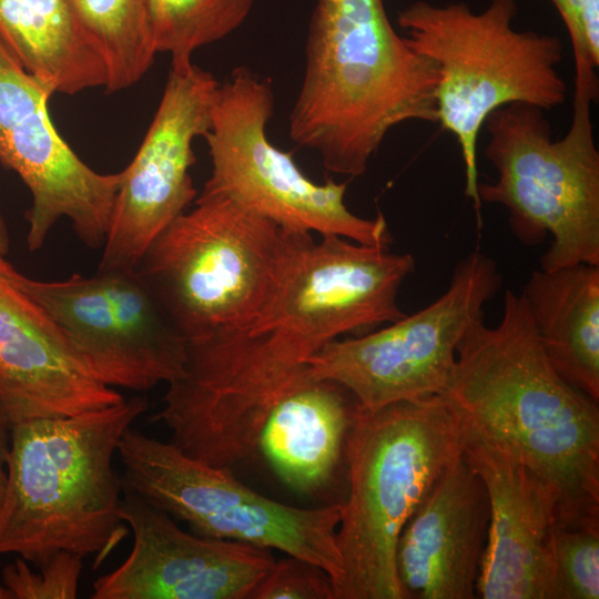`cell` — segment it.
<instances>
[{
    "instance_id": "9a60e30c",
    "label": "cell",
    "mask_w": 599,
    "mask_h": 599,
    "mask_svg": "<svg viewBox=\"0 0 599 599\" xmlns=\"http://www.w3.org/2000/svg\"><path fill=\"white\" fill-rule=\"evenodd\" d=\"M121 517L133 535L131 552L93 582V599H250L275 561L266 548L186 532L128 491Z\"/></svg>"
},
{
    "instance_id": "4316f807",
    "label": "cell",
    "mask_w": 599,
    "mask_h": 599,
    "mask_svg": "<svg viewBox=\"0 0 599 599\" xmlns=\"http://www.w3.org/2000/svg\"><path fill=\"white\" fill-rule=\"evenodd\" d=\"M560 14L571 42L575 80L598 81L599 0H549Z\"/></svg>"
},
{
    "instance_id": "4fadbf2b",
    "label": "cell",
    "mask_w": 599,
    "mask_h": 599,
    "mask_svg": "<svg viewBox=\"0 0 599 599\" xmlns=\"http://www.w3.org/2000/svg\"><path fill=\"white\" fill-rule=\"evenodd\" d=\"M52 94L0 38V162L20 176L31 194L26 213L28 248L40 250L63 217L83 244L100 248L122 172L101 174L77 155L51 121Z\"/></svg>"
},
{
    "instance_id": "9c48e42d",
    "label": "cell",
    "mask_w": 599,
    "mask_h": 599,
    "mask_svg": "<svg viewBox=\"0 0 599 599\" xmlns=\"http://www.w3.org/2000/svg\"><path fill=\"white\" fill-rule=\"evenodd\" d=\"M274 104L272 81L246 67L235 68L219 84L204 136L212 171L202 192L226 196L288 229L389 247L392 235L382 213L357 216L345 203L347 183L313 182L291 153L270 142L266 126Z\"/></svg>"
},
{
    "instance_id": "e0dca14e",
    "label": "cell",
    "mask_w": 599,
    "mask_h": 599,
    "mask_svg": "<svg viewBox=\"0 0 599 599\" xmlns=\"http://www.w3.org/2000/svg\"><path fill=\"white\" fill-rule=\"evenodd\" d=\"M0 254V412L10 426L116 405Z\"/></svg>"
},
{
    "instance_id": "7a4b0ae2",
    "label": "cell",
    "mask_w": 599,
    "mask_h": 599,
    "mask_svg": "<svg viewBox=\"0 0 599 599\" xmlns=\"http://www.w3.org/2000/svg\"><path fill=\"white\" fill-rule=\"evenodd\" d=\"M435 63L392 26L383 0H316L290 138L332 173L363 175L386 134L437 122Z\"/></svg>"
},
{
    "instance_id": "ac0fdd59",
    "label": "cell",
    "mask_w": 599,
    "mask_h": 599,
    "mask_svg": "<svg viewBox=\"0 0 599 599\" xmlns=\"http://www.w3.org/2000/svg\"><path fill=\"white\" fill-rule=\"evenodd\" d=\"M488 528L487 489L461 454L436 479L399 536L396 569L409 599H474Z\"/></svg>"
},
{
    "instance_id": "d4e9b609",
    "label": "cell",
    "mask_w": 599,
    "mask_h": 599,
    "mask_svg": "<svg viewBox=\"0 0 599 599\" xmlns=\"http://www.w3.org/2000/svg\"><path fill=\"white\" fill-rule=\"evenodd\" d=\"M83 557L60 551L33 571L17 558L2 570L8 599H74L78 597Z\"/></svg>"
},
{
    "instance_id": "ba28073f",
    "label": "cell",
    "mask_w": 599,
    "mask_h": 599,
    "mask_svg": "<svg viewBox=\"0 0 599 599\" xmlns=\"http://www.w3.org/2000/svg\"><path fill=\"white\" fill-rule=\"evenodd\" d=\"M116 455L123 491L186 522L191 532L278 550L323 569L333 587L338 581L341 504L307 509L275 501L240 483L230 468L207 465L133 427Z\"/></svg>"
},
{
    "instance_id": "2e32d148",
    "label": "cell",
    "mask_w": 599,
    "mask_h": 599,
    "mask_svg": "<svg viewBox=\"0 0 599 599\" xmlns=\"http://www.w3.org/2000/svg\"><path fill=\"white\" fill-rule=\"evenodd\" d=\"M463 430V455L483 479L489 498V528L476 595L483 599H556L551 555L556 495L507 447L464 423Z\"/></svg>"
},
{
    "instance_id": "5bb4252c",
    "label": "cell",
    "mask_w": 599,
    "mask_h": 599,
    "mask_svg": "<svg viewBox=\"0 0 599 599\" xmlns=\"http://www.w3.org/2000/svg\"><path fill=\"white\" fill-rule=\"evenodd\" d=\"M219 84L193 62L171 64L151 125L121 171L99 270H135L152 241L195 199L193 141L211 128Z\"/></svg>"
},
{
    "instance_id": "cb8c5ba5",
    "label": "cell",
    "mask_w": 599,
    "mask_h": 599,
    "mask_svg": "<svg viewBox=\"0 0 599 599\" xmlns=\"http://www.w3.org/2000/svg\"><path fill=\"white\" fill-rule=\"evenodd\" d=\"M551 555L556 599L599 598V520H555Z\"/></svg>"
},
{
    "instance_id": "ffe728a7",
    "label": "cell",
    "mask_w": 599,
    "mask_h": 599,
    "mask_svg": "<svg viewBox=\"0 0 599 599\" xmlns=\"http://www.w3.org/2000/svg\"><path fill=\"white\" fill-rule=\"evenodd\" d=\"M521 296L556 372L599 400V266L535 270Z\"/></svg>"
},
{
    "instance_id": "8fae6325",
    "label": "cell",
    "mask_w": 599,
    "mask_h": 599,
    "mask_svg": "<svg viewBox=\"0 0 599 599\" xmlns=\"http://www.w3.org/2000/svg\"><path fill=\"white\" fill-rule=\"evenodd\" d=\"M408 253L338 235L305 246L265 315L246 332L263 334L290 366L308 359L344 334L363 335L398 321L400 285L414 272Z\"/></svg>"
},
{
    "instance_id": "3957f363",
    "label": "cell",
    "mask_w": 599,
    "mask_h": 599,
    "mask_svg": "<svg viewBox=\"0 0 599 599\" xmlns=\"http://www.w3.org/2000/svg\"><path fill=\"white\" fill-rule=\"evenodd\" d=\"M148 410L141 396L68 417L11 427L0 512V555L40 567L60 551L101 564L128 535L123 483L113 460L124 433Z\"/></svg>"
},
{
    "instance_id": "7c38bea8",
    "label": "cell",
    "mask_w": 599,
    "mask_h": 599,
    "mask_svg": "<svg viewBox=\"0 0 599 599\" xmlns=\"http://www.w3.org/2000/svg\"><path fill=\"white\" fill-rule=\"evenodd\" d=\"M20 280L104 385L145 392L182 375L187 339L136 270L98 268L59 281L21 273Z\"/></svg>"
},
{
    "instance_id": "f546056e",
    "label": "cell",
    "mask_w": 599,
    "mask_h": 599,
    "mask_svg": "<svg viewBox=\"0 0 599 599\" xmlns=\"http://www.w3.org/2000/svg\"><path fill=\"white\" fill-rule=\"evenodd\" d=\"M0 599H8L7 591L4 586L2 585V581H0Z\"/></svg>"
},
{
    "instance_id": "30bf717a",
    "label": "cell",
    "mask_w": 599,
    "mask_h": 599,
    "mask_svg": "<svg viewBox=\"0 0 599 599\" xmlns=\"http://www.w3.org/2000/svg\"><path fill=\"white\" fill-rule=\"evenodd\" d=\"M500 286L497 264L474 251L436 301L379 329L327 343L308 359L309 374L339 384L368 410L441 395L458 345L484 321V306Z\"/></svg>"
},
{
    "instance_id": "8992f818",
    "label": "cell",
    "mask_w": 599,
    "mask_h": 599,
    "mask_svg": "<svg viewBox=\"0 0 599 599\" xmlns=\"http://www.w3.org/2000/svg\"><path fill=\"white\" fill-rule=\"evenodd\" d=\"M517 0H491L480 12L465 2L417 0L397 16L407 43L438 71L437 122L456 138L465 165V195L481 227L477 142L496 109L522 102L542 110L566 100L557 70L564 45L556 35L512 27Z\"/></svg>"
},
{
    "instance_id": "52a82bcc",
    "label": "cell",
    "mask_w": 599,
    "mask_h": 599,
    "mask_svg": "<svg viewBox=\"0 0 599 599\" xmlns=\"http://www.w3.org/2000/svg\"><path fill=\"white\" fill-rule=\"evenodd\" d=\"M597 98L575 89L567 133L554 140L545 110L522 102L494 110L485 120V156L497 172L478 183L480 202L500 204L514 235L537 245L549 234L540 268L579 263L599 266V151L590 106Z\"/></svg>"
},
{
    "instance_id": "44dd1931",
    "label": "cell",
    "mask_w": 599,
    "mask_h": 599,
    "mask_svg": "<svg viewBox=\"0 0 599 599\" xmlns=\"http://www.w3.org/2000/svg\"><path fill=\"white\" fill-rule=\"evenodd\" d=\"M0 38L23 68L53 93L105 87L102 55L71 0H0Z\"/></svg>"
},
{
    "instance_id": "83f0119b",
    "label": "cell",
    "mask_w": 599,
    "mask_h": 599,
    "mask_svg": "<svg viewBox=\"0 0 599 599\" xmlns=\"http://www.w3.org/2000/svg\"><path fill=\"white\" fill-rule=\"evenodd\" d=\"M11 426L0 412V512L7 486V468L10 450Z\"/></svg>"
},
{
    "instance_id": "6da1fadb",
    "label": "cell",
    "mask_w": 599,
    "mask_h": 599,
    "mask_svg": "<svg viewBox=\"0 0 599 599\" xmlns=\"http://www.w3.org/2000/svg\"><path fill=\"white\" fill-rule=\"evenodd\" d=\"M461 422L507 447L556 495V521L599 519V409L552 367L521 294L499 324L475 325L441 394Z\"/></svg>"
},
{
    "instance_id": "f1b7e54d",
    "label": "cell",
    "mask_w": 599,
    "mask_h": 599,
    "mask_svg": "<svg viewBox=\"0 0 599 599\" xmlns=\"http://www.w3.org/2000/svg\"><path fill=\"white\" fill-rule=\"evenodd\" d=\"M9 251V234L7 230L6 222L0 215V254L7 255Z\"/></svg>"
},
{
    "instance_id": "d6986e66",
    "label": "cell",
    "mask_w": 599,
    "mask_h": 599,
    "mask_svg": "<svg viewBox=\"0 0 599 599\" xmlns=\"http://www.w3.org/2000/svg\"><path fill=\"white\" fill-rule=\"evenodd\" d=\"M356 403L339 384L312 377L272 409L257 450L291 489L315 494L333 478Z\"/></svg>"
},
{
    "instance_id": "5b68a950",
    "label": "cell",
    "mask_w": 599,
    "mask_h": 599,
    "mask_svg": "<svg viewBox=\"0 0 599 599\" xmlns=\"http://www.w3.org/2000/svg\"><path fill=\"white\" fill-rule=\"evenodd\" d=\"M309 232L203 193L143 253L136 272L187 339L248 331L265 315Z\"/></svg>"
},
{
    "instance_id": "277c9868",
    "label": "cell",
    "mask_w": 599,
    "mask_h": 599,
    "mask_svg": "<svg viewBox=\"0 0 599 599\" xmlns=\"http://www.w3.org/2000/svg\"><path fill=\"white\" fill-rule=\"evenodd\" d=\"M463 423L444 395L375 410L356 403L344 440L348 495L334 599H409L396 569L399 536L440 474L463 454Z\"/></svg>"
},
{
    "instance_id": "484cf974",
    "label": "cell",
    "mask_w": 599,
    "mask_h": 599,
    "mask_svg": "<svg viewBox=\"0 0 599 599\" xmlns=\"http://www.w3.org/2000/svg\"><path fill=\"white\" fill-rule=\"evenodd\" d=\"M250 599H334V590L323 569L286 555L274 561Z\"/></svg>"
},
{
    "instance_id": "603a6c76",
    "label": "cell",
    "mask_w": 599,
    "mask_h": 599,
    "mask_svg": "<svg viewBox=\"0 0 599 599\" xmlns=\"http://www.w3.org/2000/svg\"><path fill=\"white\" fill-rule=\"evenodd\" d=\"M256 0H145L156 52L172 64L192 62L195 50L222 40L247 18Z\"/></svg>"
},
{
    "instance_id": "7402d4cb",
    "label": "cell",
    "mask_w": 599,
    "mask_h": 599,
    "mask_svg": "<svg viewBox=\"0 0 599 599\" xmlns=\"http://www.w3.org/2000/svg\"><path fill=\"white\" fill-rule=\"evenodd\" d=\"M75 16L103 58L115 92L136 83L156 53L145 0H71Z\"/></svg>"
}]
</instances>
